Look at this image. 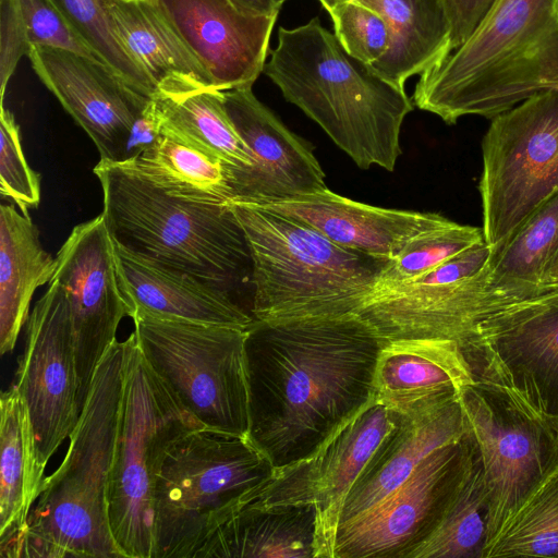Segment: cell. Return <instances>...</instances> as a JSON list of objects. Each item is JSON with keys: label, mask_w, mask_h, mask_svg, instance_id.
<instances>
[{"label": "cell", "mask_w": 558, "mask_h": 558, "mask_svg": "<svg viewBox=\"0 0 558 558\" xmlns=\"http://www.w3.org/2000/svg\"><path fill=\"white\" fill-rule=\"evenodd\" d=\"M558 25V0H496L464 44L420 75L412 102L440 117L482 77Z\"/></svg>", "instance_id": "cell-17"}, {"label": "cell", "mask_w": 558, "mask_h": 558, "mask_svg": "<svg viewBox=\"0 0 558 558\" xmlns=\"http://www.w3.org/2000/svg\"><path fill=\"white\" fill-rule=\"evenodd\" d=\"M0 194L25 216L40 201V175L27 163L20 126L4 104H0Z\"/></svg>", "instance_id": "cell-38"}, {"label": "cell", "mask_w": 558, "mask_h": 558, "mask_svg": "<svg viewBox=\"0 0 558 558\" xmlns=\"http://www.w3.org/2000/svg\"><path fill=\"white\" fill-rule=\"evenodd\" d=\"M380 13L390 28L386 53L368 65L401 90L449 53V25L440 0H354Z\"/></svg>", "instance_id": "cell-28"}, {"label": "cell", "mask_w": 558, "mask_h": 558, "mask_svg": "<svg viewBox=\"0 0 558 558\" xmlns=\"http://www.w3.org/2000/svg\"><path fill=\"white\" fill-rule=\"evenodd\" d=\"M329 15L333 34L349 56L372 65L386 53L390 28L380 13L349 1L337 5Z\"/></svg>", "instance_id": "cell-39"}, {"label": "cell", "mask_w": 558, "mask_h": 558, "mask_svg": "<svg viewBox=\"0 0 558 558\" xmlns=\"http://www.w3.org/2000/svg\"><path fill=\"white\" fill-rule=\"evenodd\" d=\"M318 1L323 5V8L329 13L337 5H339L343 2H349V1H354V0H318Z\"/></svg>", "instance_id": "cell-47"}, {"label": "cell", "mask_w": 558, "mask_h": 558, "mask_svg": "<svg viewBox=\"0 0 558 558\" xmlns=\"http://www.w3.org/2000/svg\"><path fill=\"white\" fill-rule=\"evenodd\" d=\"M492 247L482 241L447 258L420 277L402 282L416 286L448 284L477 275L488 263Z\"/></svg>", "instance_id": "cell-42"}, {"label": "cell", "mask_w": 558, "mask_h": 558, "mask_svg": "<svg viewBox=\"0 0 558 558\" xmlns=\"http://www.w3.org/2000/svg\"><path fill=\"white\" fill-rule=\"evenodd\" d=\"M549 89H558V25L465 89L439 118L447 124H456L465 116L493 119Z\"/></svg>", "instance_id": "cell-31"}, {"label": "cell", "mask_w": 558, "mask_h": 558, "mask_svg": "<svg viewBox=\"0 0 558 558\" xmlns=\"http://www.w3.org/2000/svg\"><path fill=\"white\" fill-rule=\"evenodd\" d=\"M484 240L482 228L450 225L424 232L410 240L389 259L376 284L402 283L422 276L447 258Z\"/></svg>", "instance_id": "cell-37"}, {"label": "cell", "mask_w": 558, "mask_h": 558, "mask_svg": "<svg viewBox=\"0 0 558 558\" xmlns=\"http://www.w3.org/2000/svg\"><path fill=\"white\" fill-rule=\"evenodd\" d=\"M94 173L102 190L101 214L116 242L215 286L241 304L236 295L248 283L253 288V263L229 204L172 196L117 162L99 160Z\"/></svg>", "instance_id": "cell-4"}, {"label": "cell", "mask_w": 558, "mask_h": 558, "mask_svg": "<svg viewBox=\"0 0 558 558\" xmlns=\"http://www.w3.org/2000/svg\"><path fill=\"white\" fill-rule=\"evenodd\" d=\"M263 73L359 168L393 171L412 99L349 56L318 17L280 27Z\"/></svg>", "instance_id": "cell-2"}, {"label": "cell", "mask_w": 558, "mask_h": 558, "mask_svg": "<svg viewBox=\"0 0 558 558\" xmlns=\"http://www.w3.org/2000/svg\"><path fill=\"white\" fill-rule=\"evenodd\" d=\"M558 254V192L544 202L499 247L492 250L485 272L489 298L508 307L548 291L543 275Z\"/></svg>", "instance_id": "cell-29"}, {"label": "cell", "mask_w": 558, "mask_h": 558, "mask_svg": "<svg viewBox=\"0 0 558 558\" xmlns=\"http://www.w3.org/2000/svg\"><path fill=\"white\" fill-rule=\"evenodd\" d=\"M117 163L175 197L216 204L232 198L222 160L163 133L137 158Z\"/></svg>", "instance_id": "cell-33"}, {"label": "cell", "mask_w": 558, "mask_h": 558, "mask_svg": "<svg viewBox=\"0 0 558 558\" xmlns=\"http://www.w3.org/2000/svg\"><path fill=\"white\" fill-rule=\"evenodd\" d=\"M161 123L156 100L149 98L131 126L123 161L135 159L153 147L161 137Z\"/></svg>", "instance_id": "cell-44"}, {"label": "cell", "mask_w": 558, "mask_h": 558, "mask_svg": "<svg viewBox=\"0 0 558 558\" xmlns=\"http://www.w3.org/2000/svg\"><path fill=\"white\" fill-rule=\"evenodd\" d=\"M250 440L202 427L169 450L154 496V558H194L209 534L274 475Z\"/></svg>", "instance_id": "cell-6"}, {"label": "cell", "mask_w": 558, "mask_h": 558, "mask_svg": "<svg viewBox=\"0 0 558 558\" xmlns=\"http://www.w3.org/2000/svg\"><path fill=\"white\" fill-rule=\"evenodd\" d=\"M475 450L468 427L429 453L390 495L338 527L332 558H410L439 525Z\"/></svg>", "instance_id": "cell-11"}, {"label": "cell", "mask_w": 558, "mask_h": 558, "mask_svg": "<svg viewBox=\"0 0 558 558\" xmlns=\"http://www.w3.org/2000/svg\"><path fill=\"white\" fill-rule=\"evenodd\" d=\"M100 61L131 88L153 98L156 87L113 29L106 0H51Z\"/></svg>", "instance_id": "cell-36"}, {"label": "cell", "mask_w": 558, "mask_h": 558, "mask_svg": "<svg viewBox=\"0 0 558 558\" xmlns=\"http://www.w3.org/2000/svg\"><path fill=\"white\" fill-rule=\"evenodd\" d=\"M541 288L544 291L558 289V254L547 266L542 278Z\"/></svg>", "instance_id": "cell-46"}, {"label": "cell", "mask_w": 558, "mask_h": 558, "mask_svg": "<svg viewBox=\"0 0 558 558\" xmlns=\"http://www.w3.org/2000/svg\"><path fill=\"white\" fill-rule=\"evenodd\" d=\"M135 339L116 340L98 363L65 457L46 477L24 527L0 542L7 558L122 557L108 514L109 470L125 364Z\"/></svg>", "instance_id": "cell-3"}, {"label": "cell", "mask_w": 558, "mask_h": 558, "mask_svg": "<svg viewBox=\"0 0 558 558\" xmlns=\"http://www.w3.org/2000/svg\"><path fill=\"white\" fill-rule=\"evenodd\" d=\"M45 470L26 402L12 386L0 399V542L24 527L43 492Z\"/></svg>", "instance_id": "cell-30"}, {"label": "cell", "mask_w": 558, "mask_h": 558, "mask_svg": "<svg viewBox=\"0 0 558 558\" xmlns=\"http://www.w3.org/2000/svg\"><path fill=\"white\" fill-rule=\"evenodd\" d=\"M402 415L375 396L310 458L276 469L247 502L263 506L314 504V558H332L341 510L352 486Z\"/></svg>", "instance_id": "cell-12"}, {"label": "cell", "mask_w": 558, "mask_h": 558, "mask_svg": "<svg viewBox=\"0 0 558 558\" xmlns=\"http://www.w3.org/2000/svg\"><path fill=\"white\" fill-rule=\"evenodd\" d=\"M202 427L150 366L135 335L125 364L107 493L110 530L122 557L154 558L158 474L172 446Z\"/></svg>", "instance_id": "cell-7"}, {"label": "cell", "mask_w": 558, "mask_h": 558, "mask_svg": "<svg viewBox=\"0 0 558 558\" xmlns=\"http://www.w3.org/2000/svg\"><path fill=\"white\" fill-rule=\"evenodd\" d=\"M384 344L356 314L253 322L247 437L275 469L313 456L376 396Z\"/></svg>", "instance_id": "cell-1"}, {"label": "cell", "mask_w": 558, "mask_h": 558, "mask_svg": "<svg viewBox=\"0 0 558 558\" xmlns=\"http://www.w3.org/2000/svg\"><path fill=\"white\" fill-rule=\"evenodd\" d=\"M106 5L116 34L155 85V96L214 88L205 66L155 0H106Z\"/></svg>", "instance_id": "cell-25"}, {"label": "cell", "mask_w": 558, "mask_h": 558, "mask_svg": "<svg viewBox=\"0 0 558 558\" xmlns=\"http://www.w3.org/2000/svg\"><path fill=\"white\" fill-rule=\"evenodd\" d=\"M474 377L459 344L436 338L386 342L375 371L378 400L404 417H418L457 399Z\"/></svg>", "instance_id": "cell-22"}, {"label": "cell", "mask_w": 558, "mask_h": 558, "mask_svg": "<svg viewBox=\"0 0 558 558\" xmlns=\"http://www.w3.org/2000/svg\"><path fill=\"white\" fill-rule=\"evenodd\" d=\"M27 57L41 83L92 138L100 160L123 161L131 126L149 98L77 53L32 46Z\"/></svg>", "instance_id": "cell-19"}, {"label": "cell", "mask_w": 558, "mask_h": 558, "mask_svg": "<svg viewBox=\"0 0 558 558\" xmlns=\"http://www.w3.org/2000/svg\"><path fill=\"white\" fill-rule=\"evenodd\" d=\"M254 205L301 220L341 246L384 260L393 258L413 238L452 222L436 213L360 203L327 187Z\"/></svg>", "instance_id": "cell-21"}, {"label": "cell", "mask_w": 558, "mask_h": 558, "mask_svg": "<svg viewBox=\"0 0 558 558\" xmlns=\"http://www.w3.org/2000/svg\"><path fill=\"white\" fill-rule=\"evenodd\" d=\"M116 269L132 311L247 329L253 316L228 292L132 252L113 240Z\"/></svg>", "instance_id": "cell-23"}, {"label": "cell", "mask_w": 558, "mask_h": 558, "mask_svg": "<svg viewBox=\"0 0 558 558\" xmlns=\"http://www.w3.org/2000/svg\"><path fill=\"white\" fill-rule=\"evenodd\" d=\"M31 47L17 0H0V104H4L7 85Z\"/></svg>", "instance_id": "cell-41"}, {"label": "cell", "mask_w": 558, "mask_h": 558, "mask_svg": "<svg viewBox=\"0 0 558 558\" xmlns=\"http://www.w3.org/2000/svg\"><path fill=\"white\" fill-rule=\"evenodd\" d=\"M485 267L462 281L416 286L375 284L356 312L383 339L436 338L459 347L473 340L480 325L502 311L489 298Z\"/></svg>", "instance_id": "cell-18"}, {"label": "cell", "mask_w": 558, "mask_h": 558, "mask_svg": "<svg viewBox=\"0 0 558 558\" xmlns=\"http://www.w3.org/2000/svg\"><path fill=\"white\" fill-rule=\"evenodd\" d=\"M56 260L50 281H58L66 293L83 407L98 363L117 340L120 322L132 318L118 279L113 239L104 215L75 226Z\"/></svg>", "instance_id": "cell-15"}, {"label": "cell", "mask_w": 558, "mask_h": 558, "mask_svg": "<svg viewBox=\"0 0 558 558\" xmlns=\"http://www.w3.org/2000/svg\"><path fill=\"white\" fill-rule=\"evenodd\" d=\"M459 399L483 466L487 547L558 470V417L511 387L483 378L463 386Z\"/></svg>", "instance_id": "cell-8"}, {"label": "cell", "mask_w": 558, "mask_h": 558, "mask_svg": "<svg viewBox=\"0 0 558 558\" xmlns=\"http://www.w3.org/2000/svg\"><path fill=\"white\" fill-rule=\"evenodd\" d=\"M482 153V230L494 250L558 192V89L494 117Z\"/></svg>", "instance_id": "cell-10"}, {"label": "cell", "mask_w": 558, "mask_h": 558, "mask_svg": "<svg viewBox=\"0 0 558 558\" xmlns=\"http://www.w3.org/2000/svg\"><path fill=\"white\" fill-rule=\"evenodd\" d=\"M17 3L32 46L66 50L102 63L51 0H17Z\"/></svg>", "instance_id": "cell-40"}, {"label": "cell", "mask_w": 558, "mask_h": 558, "mask_svg": "<svg viewBox=\"0 0 558 558\" xmlns=\"http://www.w3.org/2000/svg\"><path fill=\"white\" fill-rule=\"evenodd\" d=\"M314 504L245 502L219 524L194 558H314Z\"/></svg>", "instance_id": "cell-26"}, {"label": "cell", "mask_w": 558, "mask_h": 558, "mask_svg": "<svg viewBox=\"0 0 558 558\" xmlns=\"http://www.w3.org/2000/svg\"><path fill=\"white\" fill-rule=\"evenodd\" d=\"M468 432L460 399L418 417H402L376 449L347 496L339 526L397 489L429 453ZM338 526V527H339Z\"/></svg>", "instance_id": "cell-24"}, {"label": "cell", "mask_w": 558, "mask_h": 558, "mask_svg": "<svg viewBox=\"0 0 558 558\" xmlns=\"http://www.w3.org/2000/svg\"><path fill=\"white\" fill-rule=\"evenodd\" d=\"M488 536V505L476 447L472 464L434 533L410 558H483Z\"/></svg>", "instance_id": "cell-34"}, {"label": "cell", "mask_w": 558, "mask_h": 558, "mask_svg": "<svg viewBox=\"0 0 558 558\" xmlns=\"http://www.w3.org/2000/svg\"><path fill=\"white\" fill-rule=\"evenodd\" d=\"M228 204L251 250L254 320L356 314L388 262L341 246L290 216Z\"/></svg>", "instance_id": "cell-5"}, {"label": "cell", "mask_w": 558, "mask_h": 558, "mask_svg": "<svg viewBox=\"0 0 558 558\" xmlns=\"http://www.w3.org/2000/svg\"><path fill=\"white\" fill-rule=\"evenodd\" d=\"M283 2L288 1V0H282Z\"/></svg>", "instance_id": "cell-48"}, {"label": "cell", "mask_w": 558, "mask_h": 558, "mask_svg": "<svg viewBox=\"0 0 558 558\" xmlns=\"http://www.w3.org/2000/svg\"><path fill=\"white\" fill-rule=\"evenodd\" d=\"M558 558V470L506 522L483 558Z\"/></svg>", "instance_id": "cell-35"}, {"label": "cell", "mask_w": 558, "mask_h": 558, "mask_svg": "<svg viewBox=\"0 0 558 558\" xmlns=\"http://www.w3.org/2000/svg\"><path fill=\"white\" fill-rule=\"evenodd\" d=\"M460 350L474 378L505 384L558 417V289L494 314Z\"/></svg>", "instance_id": "cell-14"}, {"label": "cell", "mask_w": 558, "mask_h": 558, "mask_svg": "<svg viewBox=\"0 0 558 558\" xmlns=\"http://www.w3.org/2000/svg\"><path fill=\"white\" fill-rule=\"evenodd\" d=\"M449 25L450 53L466 41L496 0H440Z\"/></svg>", "instance_id": "cell-43"}, {"label": "cell", "mask_w": 558, "mask_h": 558, "mask_svg": "<svg viewBox=\"0 0 558 558\" xmlns=\"http://www.w3.org/2000/svg\"><path fill=\"white\" fill-rule=\"evenodd\" d=\"M222 96L251 156L250 167L229 170L230 202L258 204L327 187L314 146L289 130L252 87L225 90Z\"/></svg>", "instance_id": "cell-16"}, {"label": "cell", "mask_w": 558, "mask_h": 558, "mask_svg": "<svg viewBox=\"0 0 558 558\" xmlns=\"http://www.w3.org/2000/svg\"><path fill=\"white\" fill-rule=\"evenodd\" d=\"M57 268L41 246L29 216L13 204L0 206V353L11 352L28 320L34 292L49 283Z\"/></svg>", "instance_id": "cell-27"}, {"label": "cell", "mask_w": 558, "mask_h": 558, "mask_svg": "<svg viewBox=\"0 0 558 558\" xmlns=\"http://www.w3.org/2000/svg\"><path fill=\"white\" fill-rule=\"evenodd\" d=\"M208 72L217 90L252 87L263 73L278 14L234 0H155Z\"/></svg>", "instance_id": "cell-20"}, {"label": "cell", "mask_w": 558, "mask_h": 558, "mask_svg": "<svg viewBox=\"0 0 558 558\" xmlns=\"http://www.w3.org/2000/svg\"><path fill=\"white\" fill-rule=\"evenodd\" d=\"M13 386L26 402L38 459L47 466L82 411L71 311L58 281L48 283L29 314Z\"/></svg>", "instance_id": "cell-13"}, {"label": "cell", "mask_w": 558, "mask_h": 558, "mask_svg": "<svg viewBox=\"0 0 558 558\" xmlns=\"http://www.w3.org/2000/svg\"><path fill=\"white\" fill-rule=\"evenodd\" d=\"M161 133L222 160L229 170L251 166L248 149L233 125L221 90L199 88L155 97Z\"/></svg>", "instance_id": "cell-32"}, {"label": "cell", "mask_w": 558, "mask_h": 558, "mask_svg": "<svg viewBox=\"0 0 558 558\" xmlns=\"http://www.w3.org/2000/svg\"><path fill=\"white\" fill-rule=\"evenodd\" d=\"M243 9L258 14H279L282 0H234Z\"/></svg>", "instance_id": "cell-45"}, {"label": "cell", "mask_w": 558, "mask_h": 558, "mask_svg": "<svg viewBox=\"0 0 558 558\" xmlns=\"http://www.w3.org/2000/svg\"><path fill=\"white\" fill-rule=\"evenodd\" d=\"M138 347L154 371L206 427L247 436L246 329L136 311Z\"/></svg>", "instance_id": "cell-9"}]
</instances>
